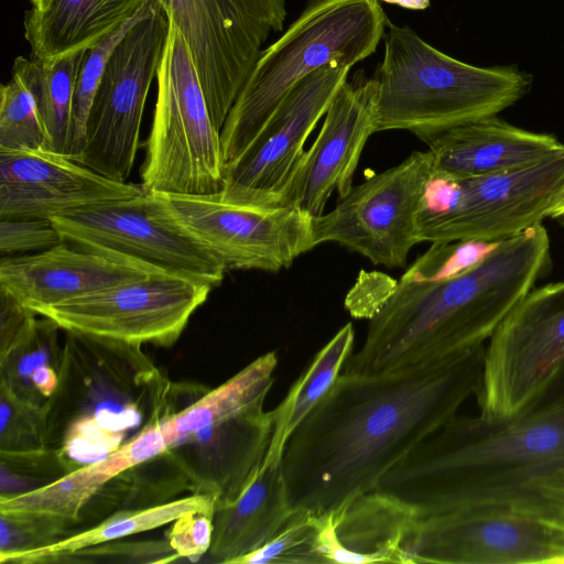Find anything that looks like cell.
Returning <instances> with one entry per match:
<instances>
[{
  "instance_id": "cell-2",
  "label": "cell",
  "mask_w": 564,
  "mask_h": 564,
  "mask_svg": "<svg viewBox=\"0 0 564 564\" xmlns=\"http://www.w3.org/2000/svg\"><path fill=\"white\" fill-rule=\"evenodd\" d=\"M564 479V366L509 415L453 416L378 482L417 517L486 507L536 510L538 490Z\"/></svg>"
},
{
  "instance_id": "cell-13",
  "label": "cell",
  "mask_w": 564,
  "mask_h": 564,
  "mask_svg": "<svg viewBox=\"0 0 564 564\" xmlns=\"http://www.w3.org/2000/svg\"><path fill=\"white\" fill-rule=\"evenodd\" d=\"M403 552L405 564H564V523L518 506L417 517Z\"/></svg>"
},
{
  "instance_id": "cell-10",
  "label": "cell",
  "mask_w": 564,
  "mask_h": 564,
  "mask_svg": "<svg viewBox=\"0 0 564 564\" xmlns=\"http://www.w3.org/2000/svg\"><path fill=\"white\" fill-rule=\"evenodd\" d=\"M169 26L163 6L150 0L105 66L87 119L80 163L112 181L124 183L133 169L145 100Z\"/></svg>"
},
{
  "instance_id": "cell-25",
  "label": "cell",
  "mask_w": 564,
  "mask_h": 564,
  "mask_svg": "<svg viewBox=\"0 0 564 564\" xmlns=\"http://www.w3.org/2000/svg\"><path fill=\"white\" fill-rule=\"evenodd\" d=\"M150 0H45L24 15L31 58L45 61L93 47L138 17Z\"/></svg>"
},
{
  "instance_id": "cell-4",
  "label": "cell",
  "mask_w": 564,
  "mask_h": 564,
  "mask_svg": "<svg viewBox=\"0 0 564 564\" xmlns=\"http://www.w3.org/2000/svg\"><path fill=\"white\" fill-rule=\"evenodd\" d=\"M66 332L59 381L47 403L45 446L68 470L121 446L147 411L169 406V382L140 344Z\"/></svg>"
},
{
  "instance_id": "cell-23",
  "label": "cell",
  "mask_w": 564,
  "mask_h": 564,
  "mask_svg": "<svg viewBox=\"0 0 564 564\" xmlns=\"http://www.w3.org/2000/svg\"><path fill=\"white\" fill-rule=\"evenodd\" d=\"M164 417V416H163ZM155 415L117 449L90 464L77 467L35 489L0 497V512H23L52 517L68 524L106 485L131 467L171 448V442Z\"/></svg>"
},
{
  "instance_id": "cell-6",
  "label": "cell",
  "mask_w": 564,
  "mask_h": 564,
  "mask_svg": "<svg viewBox=\"0 0 564 564\" xmlns=\"http://www.w3.org/2000/svg\"><path fill=\"white\" fill-rule=\"evenodd\" d=\"M388 21L379 0H307L286 31L261 52L224 122L226 166L241 156L299 82L326 65L352 67L372 55Z\"/></svg>"
},
{
  "instance_id": "cell-22",
  "label": "cell",
  "mask_w": 564,
  "mask_h": 564,
  "mask_svg": "<svg viewBox=\"0 0 564 564\" xmlns=\"http://www.w3.org/2000/svg\"><path fill=\"white\" fill-rule=\"evenodd\" d=\"M433 180L457 182L532 165L563 144L545 133L517 128L496 116L445 130L425 141Z\"/></svg>"
},
{
  "instance_id": "cell-38",
  "label": "cell",
  "mask_w": 564,
  "mask_h": 564,
  "mask_svg": "<svg viewBox=\"0 0 564 564\" xmlns=\"http://www.w3.org/2000/svg\"><path fill=\"white\" fill-rule=\"evenodd\" d=\"M64 239L51 219H0V253L42 251Z\"/></svg>"
},
{
  "instance_id": "cell-3",
  "label": "cell",
  "mask_w": 564,
  "mask_h": 564,
  "mask_svg": "<svg viewBox=\"0 0 564 564\" xmlns=\"http://www.w3.org/2000/svg\"><path fill=\"white\" fill-rule=\"evenodd\" d=\"M549 263V235L539 224L455 274L427 275L411 265L368 319L344 372L393 373L484 345Z\"/></svg>"
},
{
  "instance_id": "cell-41",
  "label": "cell",
  "mask_w": 564,
  "mask_h": 564,
  "mask_svg": "<svg viewBox=\"0 0 564 564\" xmlns=\"http://www.w3.org/2000/svg\"><path fill=\"white\" fill-rule=\"evenodd\" d=\"M536 501L542 513L564 523V479L541 487Z\"/></svg>"
},
{
  "instance_id": "cell-26",
  "label": "cell",
  "mask_w": 564,
  "mask_h": 564,
  "mask_svg": "<svg viewBox=\"0 0 564 564\" xmlns=\"http://www.w3.org/2000/svg\"><path fill=\"white\" fill-rule=\"evenodd\" d=\"M293 511L282 463L261 465L236 501L215 509L212 544L205 561L231 564L260 549L288 522Z\"/></svg>"
},
{
  "instance_id": "cell-40",
  "label": "cell",
  "mask_w": 564,
  "mask_h": 564,
  "mask_svg": "<svg viewBox=\"0 0 564 564\" xmlns=\"http://www.w3.org/2000/svg\"><path fill=\"white\" fill-rule=\"evenodd\" d=\"M78 556L112 557L111 561L142 563H165L177 561L180 558L170 545L167 539L165 541H138L124 543H113V541H110L83 549L67 556L63 562H67L69 558Z\"/></svg>"
},
{
  "instance_id": "cell-24",
  "label": "cell",
  "mask_w": 564,
  "mask_h": 564,
  "mask_svg": "<svg viewBox=\"0 0 564 564\" xmlns=\"http://www.w3.org/2000/svg\"><path fill=\"white\" fill-rule=\"evenodd\" d=\"M417 516L377 490L323 514L327 563H402L403 543Z\"/></svg>"
},
{
  "instance_id": "cell-32",
  "label": "cell",
  "mask_w": 564,
  "mask_h": 564,
  "mask_svg": "<svg viewBox=\"0 0 564 564\" xmlns=\"http://www.w3.org/2000/svg\"><path fill=\"white\" fill-rule=\"evenodd\" d=\"M29 58L14 59L11 78L0 89V149H47V135L31 89Z\"/></svg>"
},
{
  "instance_id": "cell-11",
  "label": "cell",
  "mask_w": 564,
  "mask_h": 564,
  "mask_svg": "<svg viewBox=\"0 0 564 564\" xmlns=\"http://www.w3.org/2000/svg\"><path fill=\"white\" fill-rule=\"evenodd\" d=\"M188 46L216 129L224 122L263 44L281 32L286 0H158Z\"/></svg>"
},
{
  "instance_id": "cell-34",
  "label": "cell",
  "mask_w": 564,
  "mask_h": 564,
  "mask_svg": "<svg viewBox=\"0 0 564 564\" xmlns=\"http://www.w3.org/2000/svg\"><path fill=\"white\" fill-rule=\"evenodd\" d=\"M128 473L122 510L162 505L178 492L191 490L186 473L170 451L131 467Z\"/></svg>"
},
{
  "instance_id": "cell-27",
  "label": "cell",
  "mask_w": 564,
  "mask_h": 564,
  "mask_svg": "<svg viewBox=\"0 0 564 564\" xmlns=\"http://www.w3.org/2000/svg\"><path fill=\"white\" fill-rule=\"evenodd\" d=\"M36 316L0 350V384L19 399L43 408L59 381L63 347L58 330L62 328L47 317Z\"/></svg>"
},
{
  "instance_id": "cell-12",
  "label": "cell",
  "mask_w": 564,
  "mask_h": 564,
  "mask_svg": "<svg viewBox=\"0 0 564 564\" xmlns=\"http://www.w3.org/2000/svg\"><path fill=\"white\" fill-rule=\"evenodd\" d=\"M431 151H414L399 164L351 189L327 214L313 217V242H336L387 268L404 267L420 240V216L433 181Z\"/></svg>"
},
{
  "instance_id": "cell-35",
  "label": "cell",
  "mask_w": 564,
  "mask_h": 564,
  "mask_svg": "<svg viewBox=\"0 0 564 564\" xmlns=\"http://www.w3.org/2000/svg\"><path fill=\"white\" fill-rule=\"evenodd\" d=\"M148 4L138 17L85 52V56L83 58L77 76L73 100L72 130L68 153V158L73 161L80 163L85 145V130L87 119L107 61L121 39L144 14Z\"/></svg>"
},
{
  "instance_id": "cell-19",
  "label": "cell",
  "mask_w": 564,
  "mask_h": 564,
  "mask_svg": "<svg viewBox=\"0 0 564 564\" xmlns=\"http://www.w3.org/2000/svg\"><path fill=\"white\" fill-rule=\"evenodd\" d=\"M377 132L373 89L370 78L346 82L329 105L322 129L289 183L279 204L293 205L312 217L323 215L329 196H345L362 150Z\"/></svg>"
},
{
  "instance_id": "cell-28",
  "label": "cell",
  "mask_w": 564,
  "mask_h": 564,
  "mask_svg": "<svg viewBox=\"0 0 564 564\" xmlns=\"http://www.w3.org/2000/svg\"><path fill=\"white\" fill-rule=\"evenodd\" d=\"M354 343L355 330L352 324L347 323L316 352L285 398L272 410L274 429L262 466L282 463L289 438L336 381L352 355Z\"/></svg>"
},
{
  "instance_id": "cell-37",
  "label": "cell",
  "mask_w": 564,
  "mask_h": 564,
  "mask_svg": "<svg viewBox=\"0 0 564 564\" xmlns=\"http://www.w3.org/2000/svg\"><path fill=\"white\" fill-rule=\"evenodd\" d=\"M0 561L62 540L69 525L52 517L23 512H0Z\"/></svg>"
},
{
  "instance_id": "cell-8",
  "label": "cell",
  "mask_w": 564,
  "mask_h": 564,
  "mask_svg": "<svg viewBox=\"0 0 564 564\" xmlns=\"http://www.w3.org/2000/svg\"><path fill=\"white\" fill-rule=\"evenodd\" d=\"M161 214L228 270L278 272L315 248L313 217L296 206L208 194L152 192Z\"/></svg>"
},
{
  "instance_id": "cell-17",
  "label": "cell",
  "mask_w": 564,
  "mask_h": 564,
  "mask_svg": "<svg viewBox=\"0 0 564 564\" xmlns=\"http://www.w3.org/2000/svg\"><path fill=\"white\" fill-rule=\"evenodd\" d=\"M350 68L329 64L299 82L241 156L226 166L224 187L249 199L278 203L305 153L307 138L348 80Z\"/></svg>"
},
{
  "instance_id": "cell-9",
  "label": "cell",
  "mask_w": 564,
  "mask_h": 564,
  "mask_svg": "<svg viewBox=\"0 0 564 564\" xmlns=\"http://www.w3.org/2000/svg\"><path fill=\"white\" fill-rule=\"evenodd\" d=\"M420 216L421 242L499 241L539 225L564 188V144L510 172L433 180Z\"/></svg>"
},
{
  "instance_id": "cell-42",
  "label": "cell",
  "mask_w": 564,
  "mask_h": 564,
  "mask_svg": "<svg viewBox=\"0 0 564 564\" xmlns=\"http://www.w3.org/2000/svg\"><path fill=\"white\" fill-rule=\"evenodd\" d=\"M389 4H395L403 9L422 11L431 6V0H380Z\"/></svg>"
},
{
  "instance_id": "cell-21",
  "label": "cell",
  "mask_w": 564,
  "mask_h": 564,
  "mask_svg": "<svg viewBox=\"0 0 564 564\" xmlns=\"http://www.w3.org/2000/svg\"><path fill=\"white\" fill-rule=\"evenodd\" d=\"M263 404L188 434L169 449L191 491L214 497L215 509L236 501L262 465L274 429L273 412Z\"/></svg>"
},
{
  "instance_id": "cell-44",
  "label": "cell",
  "mask_w": 564,
  "mask_h": 564,
  "mask_svg": "<svg viewBox=\"0 0 564 564\" xmlns=\"http://www.w3.org/2000/svg\"><path fill=\"white\" fill-rule=\"evenodd\" d=\"M29 1L31 2L32 7H34V8H41L45 2V0H29Z\"/></svg>"
},
{
  "instance_id": "cell-29",
  "label": "cell",
  "mask_w": 564,
  "mask_h": 564,
  "mask_svg": "<svg viewBox=\"0 0 564 564\" xmlns=\"http://www.w3.org/2000/svg\"><path fill=\"white\" fill-rule=\"evenodd\" d=\"M199 510H215V499L209 495L192 494L191 496L162 505L120 510L94 528L58 540L46 546L11 554L0 561L10 563H53L63 562L67 556L94 545L145 532L173 523L180 517Z\"/></svg>"
},
{
  "instance_id": "cell-39",
  "label": "cell",
  "mask_w": 564,
  "mask_h": 564,
  "mask_svg": "<svg viewBox=\"0 0 564 564\" xmlns=\"http://www.w3.org/2000/svg\"><path fill=\"white\" fill-rule=\"evenodd\" d=\"M214 512L194 511L173 522L167 541L180 558L197 562L206 555L212 544Z\"/></svg>"
},
{
  "instance_id": "cell-15",
  "label": "cell",
  "mask_w": 564,
  "mask_h": 564,
  "mask_svg": "<svg viewBox=\"0 0 564 564\" xmlns=\"http://www.w3.org/2000/svg\"><path fill=\"white\" fill-rule=\"evenodd\" d=\"M214 286L160 271L39 310L62 330L130 344H174Z\"/></svg>"
},
{
  "instance_id": "cell-36",
  "label": "cell",
  "mask_w": 564,
  "mask_h": 564,
  "mask_svg": "<svg viewBox=\"0 0 564 564\" xmlns=\"http://www.w3.org/2000/svg\"><path fill=\"white\" fill-rule=\"evenodd\" d=\"M0 452L32 453L46 449L47 405L37 406L0 384Z\"/></svg>"
},
{
  "instance_id": "cell-14",
  "label": "cell",
  "mask_w": 564,
  "mask_h": 564,
  "mask_svg": "<svg viewBox=\"0 0 564 564\" xmlns=\"http://www.w3.org/2000/svg\"><path fill=\"white\" fill-rule=\"evenodd\" d=\"M564 366V281L529 291L485 346L480 413L523 409Z\"/></svg>"
},
{
  "instance_id": "cell-45",
  "label": "cell",
  "mask_w": 564,
  "mask_h": 564,
  "mask_svg": "<svg viewBox=\"0 0 564 564\" xmlns=\"http://www.w3.org/2000/svg\"><path fill=\"white\" fill-rule=\"evenodd\" d=\"M555 219L564 227V213L560 214Z\"/></svg>"
},
{
  "instance_id": "cell-18",
  "label": "cell",
  "mask_w": 564,
  "mask_h": 564,
  "mask_svg": "<svg viewBox=\"0 0 564 564\" xmlns=\"http://www.w3.org/2000/svg\"><path fill=\"white\" fill-rule=\"evenodd\" d=\"M142 184L112 181L48 149H0V219H51L126 199Z\"/></svg>"
},
{
  "instance_id": "cell-31",
  "label": "cell",
  "mask_w": 564,
  "mask_h": 564,
  "mask_svg": "<svg viewBox=\"0 0 564 564\" xmlns=\"http://www.w3.org/2000/svg\"><path fill=\"white\" fill-rule=\"evenodd\" d=\"M77 51L52 59H29L31 89L47 135V149L68 156L73 100L78 72L85 56Z\"/></svg>"
},
{
  "instance_id": "cell-16",
  "label": "cell",
  "mask_w": 564,
  "mask_h": 564,
  "mask_svg": "<svg viewBox=\"0 0 564 564\" xmlns=\"http://www.w3.org/2000/svg\"><path fill=\"white\" fill-rule=\"evenodd\" d=\"M51 221L64 240L124 254L213 286L219 285L227 272L213 253L161 214L152 192L145 188L138 196L76 209Z\"/></svg>"
},
{
  "instance_id": "cell-43",
  "label": "cell",
  "mask_w": 564,
  "mask_h": 564,
  "mask_svg": "<svg viewBox=\"0 0 564 564\" xmlns=\"http://www.w3.org/2000/svg\"><path fill=\"white\" fill-rule=\"evenodd\" d=\"M562 213H564V188L556 197L554 205L550 210L549 217L555 218Z\"/></svg>"
},
{
  "instance_id": "cell-20",
  "label": "cell",
  "mask_w": 564,
  "mask_h": 564,
  "mask_svg": "<svg viewBox=\"0 0 564 564\" xmlns=\"http://www.w3.org/2000/svg\"><path fill=\"white\" fill-rule=\"evenodd\" d=\"M160 271L166 270L64 240L32 254L2 257L0 289L36 314L39 310Z\"/></svg>"
},
{
  "instance_id": "cell-33",
  "label": "cell",
  "mask_w": 564,
  "mask_h": 564,
  "mask_svg": "<svg viewBox=\"0 0 564 564\" xmlns=\"http://www.w3.org/2000/svg\"><path fill=\"white\" fill-rule=\"evenodd\" d=\"M326 564L323 514L294 509L288 522L260 549L231 564Z\"/></svg>"
},
{
  "instance_id": "cell-1",
  "label": "cell",
  "mask_w": 564,
  "mask_h": 564,
  "mask_svg": "<svg viewBox=\"0 0 564 564\" xmlns=\"http://www.w3.org/2000/svg\"><path fill=\"white\" fill-rule=\"evenodd\" d=\"M485 345L393 373L343 372L289 438L282 468L293 509L336 512L476 395Z\"/></svg>"
},
{
  "instance_id": "cell-5",
  "label": "cell",
  "mask_w": 564,
  "mask_h": 564,
  "mask_svg": "<svg viewBox=\"0 0 564 564\" xmlns=\"http://www.w3.org/2000/svg\"><path fill=\"white\" fill-rule=\"evenodd\" d=\"M384 53L370 77L377 132L405 130L422 141L496 116L530 89L531 75L516 67H478L425 42L408 25L388 21Z\"/></svg>"
},
{
  "instance_id": "cell-7",
  "label": "cell",
  "mask_w": 564,
  "mask_h": 564,
  "mask_svg": "<svg viewBox=\"0 0 564 564\" xmlns=\"http://www.w3.org/2000/svg\"><path fill=\"white\" fill-rule=\"evenodd\" d=\"M169 21L141 184L155 193H214L225 185L220 132L213 122L188 46L170 17Z\"/></svg>"
},
{
  "instance_id": "cell-30",
  "label": "cell",
  "mask_w": 564,
  "mask_h": 564,
  "mask_svg": "<svg viewBox=\"0 0 564 564\" xmlns=\"http://www.w3.org/2000/svg\"><path fill=\"white\" fill-rule=\"evenodd\" d=\"M278 366L274 351L267 352L192 404L162 419L171 447L177 441L209 424L227 419L264 400L273 384Z\"/></svg>"
}]
</instances>
